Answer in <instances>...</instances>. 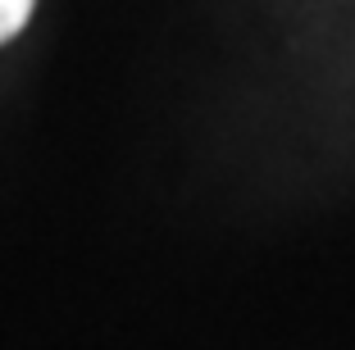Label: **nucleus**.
<instances>
[{
	"label": "nucleus",
	"instance_id": "nucleus-1",
	"mask_svg": "<svg viewBox=\"0 0 355 350\" xmlns=\"http://www.w3.org/2000/svg\"><path fill=\"white\" fill-rule=\"evenodd\" d=\"M32 5H37V0H0V42H10L14 32L28 23Z\"/></svg>",
	"mask_w": 355,
	"mask_h": 350
}]
</instances>
